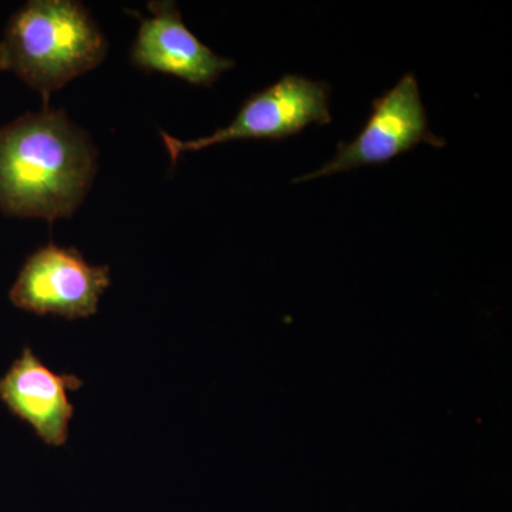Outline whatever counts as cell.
<instances>
[{"instance_id":"6da1fadb","label":"cell","mask_w":512,"mask_h":512,"mask_svg":"<svg viewBox=\"0 0 512 512\" xmlns=\"http://www.w3.org/2000/svg\"><path fill=\"white\" fill-rule=\"evenodd\" d=\"M97 151L63 110L28 113L0 128V211L53 222L72 217L92 188Z\"/></svg>"},{"instance_id":"7a4b0ae2","label":"cell","mask_w":512,"mask_h":512,"mask_svg":"<svg viewBox=\"0 0 512 512\" xmlns=\"http://www.w3.org/2000/svg\"><path fill=\"white\" fill-rule=\"evenodd\" d=\"M107 40L82 3L30 0L10 16L0 40V70L45 99L107 56Z\"/></svg>"},{"instance_id":"3957f363","label":"cell","mask_w":512,"mask_h":512,"mask_svg":"<svg viewBox=\"0 0 512 512\" xmlns=\"http://www.w3.org/2000/svg\"><path fill=\"white\" fill-rule=\"evenodd\" d=\"M330 87L298 74H285L272 86L249 96L228 126L211 136L180 140L161 134L171 163L185 153H195L238 140H285L312 124H329Z\"/></svg>"},{"instance_id":"277c9868","label":"cell","mask_w":512,"mask_h":512,"mask_svg":"<svg viewBox=\"0 0 512 512\" xmlns=\"http://www.w3.org/2000/svg\"><path fill=\"white\" fill-rule=\"evenodd\" d=\"M421 143L437 148L446 146L443 138L430 131L416 76L404 74L392 89L373 101L372 113L355 140L339 143L332 160L313 173L295 178L293 184L383 165Z\"/></svg>"},{"instance_id":"5b68a950","label":"cell","mask_w":512,"mask_h":512,"mask_svg":"<svg viewBox=\"0 0 512 512\" xmlns=\"http://www.w3.org/2000/svg\"><path fill=\"white\" fill-rule=\"evenodd\" d=\"M110 281L107 266L87 264L76 249L49 244L29 256L10 289V301L37 315L87 318L97 312Z\"/></svg>"},{"instance_id":"8992f818","label":"cell","mask_w":512,"mask_h":512,"mask_svg":"<svg viewBox=\"0 0 512 512\" xmlns=\"http://www.w3.org/2000/svg\"><path fill=\"white\" fill-rule=\"evenodd\" d=\"M148 12L131 47V62L140 69L210 87L235 66L234 60L217 55L184 25L174 2L148 3Z\"/></svg>"},{"instance_id":"52a82bcc","label":"cell","mask_w":512,"mask_h":512,"mask_svg":"<svg viewBox=\"0 0 512 512\" xmlns=\"http://www.w3.org/2000/svg\"><path fill=\"white\" fill-rule=\"evenodd\" d=\"M82 380L57 375L26 348L0 379V399L10 412L26 421L50 446H63L69 436L73 406L67 393Z\"/></svg>"}]
</instances>
